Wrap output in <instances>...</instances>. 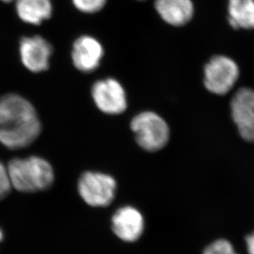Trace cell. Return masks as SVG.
<instances>
[{
  "label": "cell",
  "mask_w": 254,
  "mask_h": 254,
  "mask_svg": "<svg viewBox=\"0 0 254 254\" xmlns=\"http://www.w3.org/2000/svg\"><path fill=\"white\" fill-rule=\"evenodd\" d=\"M245 242L247 245L249 254H254V232L251 235H248L245 239Z\"/></svg>",
  "instance_id": "e0dca14e"
},
{
  "label": "cell",
  "mask_w": 254,
  "mask_h": 254,
  "mask_svg": "<svg viewBox=\"0 0 254 254\" xmlns=\"http://www.w3.org/2000/svg\"><path fill=\"white\" fill-rule=\"evenodd\" d=\"M12 188L22 192H37L50 189L55 180L51 164L39 156L13 159L7 166Z\"/></svg>",
  "instance_id": "7a4b0ae2"
},
{
  "label": "cell",
  "mask_w": 254,
  "mask_h": 254,
  "mask_svg": "<svg viewBox=\"0 0 254 254\" xmlns=\"http://www.w3.org/2000/svg\"><path fill=\"white\" fill-rule=\"evenodd\" d=\"M91 96L96 107L107 115H120L127 109L125 88L115 78H106L95 82L91 88Z\"/></svg>",
  "instance_id": "8992f818"
},
{
  "label": "cell",
  "mask_w": 254,
  "mask_h": 254,
  "mask_svg": "<svg viewBox=\"0 0 254 254\" xmlns=\"http://www.w3.org/2000/svg\"><path fill=\"white\" fill-rule=\"evenodd\" d=\"M240 75V67L235 60L222 55L215 56L204 67V86L211 93L224 96L234 88Z\"/></svg>",
  "instance_id": "277c9868"
},
{
  "label": "cell",
  "mask_w": 254,
  "mask_h": 254,
  "mask_svg": "<svg viewBox=\"0 0 254 254\" xmlns=\"http://www.w3.org/2000/svg\"><path fill=\"white\" fill-rule=\"evenodd\" d=\"M41 132V123L32 104L17 94L0 97V143L20 150L33 143Z\"/></svg>",
  "instance_id": "6da1fadb"
},
{
  "label": "cell",
  "mask_w": 254,
  "mask_h": 254,
  "mask_svg": "<svg viewBox=\"0 0 254 254\" xmlns=\"http://www.w3.org/2000/svg\"><path fill=\"white\" fill-rule=\"evenodd\" d=\"M12 190L7 166L0 161V201L7 197Z\"/></svg>",
  "instance_id": "2e32d148"
},
{
  "label": "cell",
  "mask_w": 254,
  "mask_h": 254,
  "mask_svg": "<svg viewBox=\"0 0 254 254\" xmlns=\"http://www.w3.org/2000/svg\"><path fill=\"white\" fill-rule=\"evenodd\" d=\"M116 190L115 179L104 173H83L77 184V190L83 201L95 207L109 206L115 199Z\"/></svg>",
  "instance_id": "5b68a950"
},
{
  "label": "cell",
  "mask_w": 254,
  "mask_h": 254,
  "mask_svg": "<svg viewBox=\"0 0 254 254\" xmlns=\"http://www.w3.org/2000/svg\"><path fill=\"white\" fill-rule=\"evenodd\" d=\"M203 254H238L228 240H219L212 243L204 250Z\"/></svg>",
  "instance_id": "9a60e30c"
},
{
  "label": "cell",
  "mask_w": 254,
  "mask_h": 254,
  "mask_svg": "<svg viewBox=\"0 0 254 254\" xmlns=\"http://www.w3.org/2000/svg\"><path fill=\"white\" fill-rule=\"evenodd\" d=\"M2 239H3V233H2V230L0 229V242L2 241Z\"/></svg>",
  "instance_id": "ac0fdd59"
},
{
  "label": "cell",
  "mask_w": 254,
  "mask_h": 254,
  "mask_svg": "<svg viewBox=\"0 0 254 254\" xmlns=\"http://www.w3.org/2000/svg\"><path fill=\"white\" fill-rule=\"evenodd\" d=\"M77 9L85 13H95L101 11L107 0H72Z\"/></svg>",
  "instance_id": "5bb4252c"
},
{
  "label": "cell",
  "mask_w": 254,
  "mask_h": 254,
  "mask_svg": "<svg viewBox=\"0 0 254 254\" xmlns=\"http://www.w3.org/2000/svg\"><path fill=\"white\" fill-rule=\"evenodd\" d=\"M138 1H145V0H138Z\"/></svg>",
  "instance_id": "ffe728a7"
},
{
  "label": "cell",
  "mask_w": 254,
  "mask_h": 254,
  "mask_svg": "<svg viewBox=\"0 0 254 254\" xmlns=\"http://www.w3.org/2000/svg\"><path fill=\"white\" fill-rule=\"evenodd\" d=\"M230 112L243 139L254 143V89H239L230 101Z\"/></svg>",
  "instance_id": "52a82bcc"
},
{
  "label": "cell",
  "mask_w": 254,
  "mask_h": 254,
  "mask_svg": "<svg viewBox=\"0 0 254 254\" xmlns=\"http://www.w3.org/2000/svg\"><path fill=\"white\" fill-rule=\"evenodd\" d=\"M103 56V46L92 36H80L72 46V63L81 72L95 71L101 64Z\"/></svg>",
  "instance_id": "30bf717a"
},
{
  "label": "cell",
  "mask_w": 254,
  "mask_h": 254,
  "mask_svg": "<svg viewBox=\"0 0 254 254\" xmlns=\"http://www.w3.org/2000/svg\"><path fill=\"white\" fill-rule=\"evenodd\" d=\"M111 222L115 235L125 242H135L143 234V216L132 206H124L117 210Z\"/></svg>",
  "instance_id": "9c48e42d"
},
{
  "label": "cell",
  "mask_w": 254,
  "mask_h": 254,
  "mask_svg": "<svg viewBox=\"0 0 254 254\" xmlns=\"http://www.w3.org/2000/svg\"><path fill=\"white\" fill-rule=\"evenodd\" d=\"M131 129L137 144L147 151L165 147L170 139V127L166 120L153 111H144L131 121Z\"/></svg>",
  "instance_id": "3957f363"
},
{
  "label": "cell",
  "mask_w": 254,
  "mask_h": 254,
  "mask_svg": "<svg viewBox=\"0 0 254 254\" xmlns=\"http://www.w3.org/2000/svg\"><path fill=\"white\" fill-rule=\"evenodd\" d=\"M154 6L164 22L173 27H183L192 19V0H155Z\"/></svg>",
  "instance_id": "8fae6325"
},
{
  "label": "cell",
  "mask_w": 254,
  "mask_h": 254,
  "mask_svg": "<svg viewBox=\"0 0 254 254\" xmlns=\"http://www.w3.org/2000/svg\"><path fill=\"white\" fill-rule=\"evenodd\" d=\"M228 21L235 29H254V0H229Z\"/></svg>",
  "instance_id": "4fadbf2b"
},
{
  "label": "cell",
  "mask_w": 254,
  "mask_h": 254,
  "mask_svg": "<svg viewBox=\"0 0 254 254\" xmlns=\"http://www.w3.org/2000/svg\"><path fill=\"white\" fill-rule=\"evenodd\" d=\"M20 19L28 24L39 25L52 14L51 0H16Z\"/></svg>",
  "instance_id": "7c38bea8"
},
{
  "label": "cell",
  "mask_w": 254,
  "mask_h": 254,
  "mask_svg": "<svg viewBox=\"0 0 254 254\" xmlns=\"http://www.w3.org/2000/svg\"><path fill=\"white\" fill-rule=\"evenodd\" d=\"M2 1H3V2H11L12 0H2Z\"/></svg>",
  "instance_id": "d6986e66"
},
{
  "label": "cell",
  "mask_w": 254,
  "mask_h": 254,
  "mask_svg": "<svg viewBox=\"0 0 254 254\" xmlns=\"http://www.w3.org/2000/svg\"><path fill=\"white\" fill-rule=\"evenodd\" d=\"M20 56L25 67L32 72L48 69L52 46L46 39L35 36L24 37L20 42Z\"/></svg>",
  "instance_id": "ba28073f"
}]
</instances>
